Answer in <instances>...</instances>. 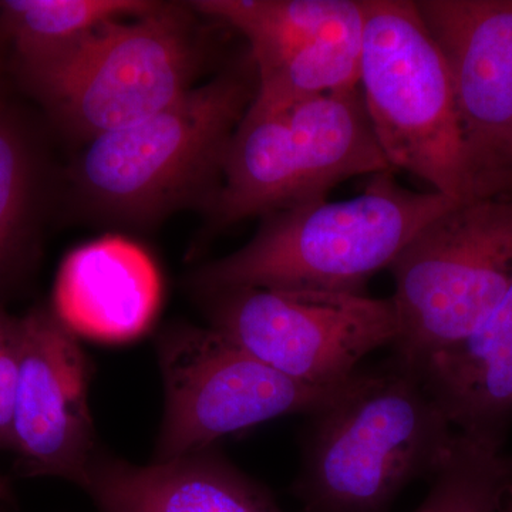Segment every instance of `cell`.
Wrapping results in <instances>:
<instances>
[{
	"instance_id": "obj_1",
	"label": "cell",
	"mask_w": 512,
	"mask_h": 512,
	"mask_svg": "<svg viewBox=\"0 0 512 512\" xmlns=\"http://www.w3.org/2000/svg\"><path fill=\"white\" fill-rule=\"evenodd\" d=\"M305 416L292 485L302 512H392L404 488L439 473L457 436L394 355L359 367Z\"/></svg>"
},
{
	"instance_id": "obj_2",
	"label": "cell",
	"mask_w": 512,
	"mask_h": 512,
	"mask_svg": "<svg viewBox=\"0 0 512 512\" xmlns=\"http://www.w3.org/2000/svg\"><path fill=\"white\" fill-rule=\"evenodd\" d=\"M372 175L350 200L320 201L264 217L254 238L195 272L202 293L232 288L366 293L410 241L457 201Z\"/></svg>"
},
{
	"instance_id": "obj_3",
	"label": "cell",
	"mask_w": 512,
	"mask_h": 512,
	"mask_svg": "<svg viewBox=\"0 0 512 512\" xmlns=\"http://www.w3.org/2000/svg\"><path fill=\"white\" fill-rule=\"evenodd\" d=\"M256 93L251 57L154 116L89 141L74 178L107 217L148 222L192 200L212 204L232 136Z\"/></svg>"
},
{
	"instance_id": "obj_4",
	"label": "cell",
	"mask_w": 512,
	"mask_h": 512,
	"mask_svg": "<svg viewBox=\"0 0 512 512\" xmlns=\"http://www.w3.org/2000/svg\"><path fill=\"white\" fill-rule=\"evenodd\" d=\"M394 171L367 116L359 87L278 107H248L238 124L220 190L218 227L326 201L336 185Z\"/></svg>"
},
{
	"instance_id": "obj_5",
	"label": "cell",
	"mask_w": 512,
	"mask_h": 512,
	"mask_svg": "<svg viewBox=\"0 0 512 512\" xmlns=\"http://www.w3.org/2000/svg\"><path fill=\"white\" fill-rule=\"evenodd\" d=\"M201 53L177 9L114 20L36 62L15 64L28 92L73 136L134 126L192 89Z\"/></svg>"
},
{
	"instance_id": "obj_6",
	"label": "cell",
	"mask_w": 512,
	"mask_h": 512,
	"mask_svg": "<svg viewBox=\"0 0 512 512\" xmlns=\"http://www.w3.org/2000/svg\"><path fill=\"white\" fill-rule=\"evenodd\" d=\"M359 89L394 171L450 200H471L470 177L446 60L416 0H365Z\"/></svg>"
},
{
	"instance_id": "obj_7",
	"label": "cell",
	"mask_w": 512,
	"mask_h": 512,
	"mask_svg": "<svg viewBox=\"0 0 512 512\" xmlns=\"http://www.w3.org/2000/svg\"><path fill=\"white\" fill-rule=\"evenodd\" d=\"M399 316L393 355L413 369L456 345L512 284V197L457 202L390 266Z\"/></svg>"
},
{
	"instance_id": "obj_8",
	"label": "cell",
	"mask_w": 512,
	"mask_h": 512,
	"mask_svg": "<svg viewBox=\"0 0 512 512\" xmlns=\"http://www.w3.org/2000/svg\"><path fill=\"white\" fill-rule=\"evenodd\" d=\"M210 326L295 382L338 386L399 338L392 298L366 293L232 288L204 293Z\"/></svg>"
},
{
	"instance_id": "obj_9",
	"label": "cell",
	"mask_w": 512,
	"mask_h": 512,
	"mask_svg": "<svg viewBox=\"0 0 512 512\" xmlns=\"http://www.w3.org/2000/svg\"><path fill=\"white\" fill-rule=\"evenodd\" d=\"M157 353L165 409L156 463L208 450L265 421L308 414L333 389L281 375L211 326H171L158 336Z\"/></svg>"
},
{
	"instance_id": "obj_10",
	"label": "cell",
	"mask_w": 512,
	"mask_h": 512,
	"mask_svg": "<svg viewBox=\"0 0 512 512\" xmlns=\"http://www.w3.org/2000/svg\"><path fill=\"white\" fill-rule=\"evenodd\" d=\"M446 60L471 200L512 197V0H416Z\"/></svg>"
},
{
	"instance_id": "obj_11",
	"label": "cell",
	"mask_w": 512,
	"mask_h": 512,
	"mask_svg": "<svg viewBox=\"0 0 512 512\" xmlns=\"http://www.w3.org/2000/svg\"><path fill=\"white\" fill-rule=\"evenodd\" d=\"M19 338L10 450L26 476L62 478L84 490L97 454L89 357L45 306L20 316Z\"/></svg>"
},
{
	"instance_id": "obj_12",
	"label": "cell",
	"mask_w": 512,
	"mask_h": 512,
	"mask_svg": "<svg viewBox=\"0 0 512 512\" xmlns=\"http://www.w3.org/2000/svg\"><path fill=\"white\" fill-rule=\"evenodd\" d=\"M84 491L99 512H285L214 447L148 466L97 453Z\"/></svg>"
},
{
	"instance_id": "obj_13",
	"label": "cell",
	"mask_w": 512,
	"mask_h": 512,
	"mask_svg": "<svg viewBox=\"0 0 512 512\" xmlns=\"http://www.w3.org/2000/svg\"><path fill=\"white\" fill-rule=\"evenodd\" d=\"M160 299V275L147 252L128 239L106 237L64 259L53 311L76 335L127 342L153 323Z\"/></svg>"
},
{
	"instance_id": "obj_14",
	"label": "cell",
	"mask_w": 512,
	"mask_h": 512,
	"mask_svg": "<svg viewBox=\"0 0 512 512\" xmlns=\"http://www.w3.org/2000/svg\"><path fill=\"white\" fill-rule=\"evenodd\" d=\"M414 370L457 434L501 451L512 423V284L466 339Z\"/></svg>"
},
{
	"instance_id": "obj_15",
	"label": "cell",
	"mask_w": 512,
	"mask_h": 512,
	"mask_svg": "<svg viewBox=\"0 0 512 512\" xmlns=\"http://www.w3.org/2000/svg\"><path fill=\"white\" fill-rule=\"evenodd\" d=\"M192 6L244 35L256 74L365 28V0H201Z\"/></svg>"
},
{
	"instance_id": "obj_16",
	"label": "cell",
	"mask_w": 512,
	"mask_h": 512,
	"mask_svg": "<svg viewBox=\"0 0 512 512\" xmlns=\"http://www.w3.org/2000/svg\"><path fill=\"white\" fill-rule=\"evenodd\" d=\"M158 5L144 0H3L0 37L12 47L15 64L36 62L104 23L146 15Z\"/></svg>"
},
{
	"instance_id": "obj_17",
	"label": "cell",
	"mask_w": 512,
	"mask_h": 512,
	"mask_svg": "<svg viewBox=\"0 0 512 512\" xmlns=\"http://www.w3.org/2000/svg\"><path fill=\"white\" fill-rule=\"evenodd\" d=\"M25 119L0 101V286L28 259L39 207L42 167Z\"/></svg>"
},
{
	"instance_id": "obj_18",
	"label": "cell",
	"mask_w": 512,
	"mask_h": 512,
	"mask_svg": "<svg viewBox=\"0 0 512 512\" xmlns=\"http://www.w3.org/2000/svg\"><path fill=\"white\" fill-rule=\"evenodd\" d=\"M510 483L501 451L457 434L450 456L413 512H500Z\"/></svg>"
},
{
	"instance_id": "obj_19",
	"label": "cell",
	"mask_w": 512,
	"mask_h": 512,
	"mask_svg": "<svg viewBox=\"0 0 512 512\" xmlns=\"http://www.w3.org/2000/svg\"><path fill=\"white\" fill-rule=\"evenodd\" d=\"M19 318L0 305V450L12 447V417L19 376Z\"/></svg>"
},
{
	"instance_id": "obj_20",
	"label": "cell",
	"mask_w": 512,
	"mask_h": 512,
	"mask_svg": "<svg viewBox=\"0 0 512 512\" xmlns=\"http://www.w3.org/2000/svg\"><path fill=\"white\" fill-rule=\"evenodd\" d=\"M501 466H503L505 476L512 481V456L501 454Z\"/></svg>"
},
{
	"instance_id": "obj_21",
	"label": "cell",
	"mask_w": 512,
	"mask_h": 512,
	"mask_svg": "<svg viewBox=\"0 0 512 512\" xmlns=\"http://www.w3.org/2000/svg\"><path fill=\"white\" fill-rule=\"evenodd\" d=\"M12 497L10 494L9 484L0 477V501H8Z\"/></svg>"
},
{
	"instance_id": "obj_22",
	"label": "cell",
	"mask_w": 512,
	"mask_h": 512,
	"mask_svg": "<svg viewBox=\"0 0 512 512\" xmlns=\"http://www.w3.org/2000/svg\"><path fill=\"white\" fill-rule=\"evenodd\" d=\"M503 512H512V481L508 485L507 494H505Z\"/></svg>"
},
{
	"instance_id": "obj_23",
	"label": "cell",
	"mask_w": 512,
	"mask_h": 512,
	"mask_svg": "<svg viewBox=\"0 0 512 512\" xmlns=\"http://www.w3.org/2000/svg\"><path fill=\"white\" fill-rule=\"evenodd\" d=\"M2 100H3V97H2V96H0V101H2Z\"/></svg>"
},
{
	"instance_id": "obj_24",
	"label": "cell",
	"mask_w": 512,
	"mask_h": 512,
	"mask_svg": "<svg viewBox=\"0 0 512 512\" xmlns=\"http://www.w3.org/2000/svg\"><path fill=\"white\" fill-rule=\"evenodd\" d=\"M500 512H503V508H501V511Z\"/></svg>"
}]
</instances>
